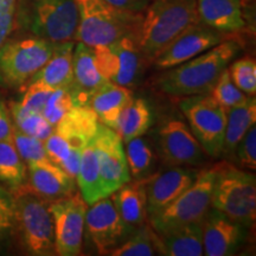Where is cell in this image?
<instances>
[{
  "instance_id": "cell-1",
  "label": "cell",
  "mask_w": 256,
  "mask_h": 256,
  "mask_svg": "<svg viewBox=\"0 0 256 256\" xmlns=\"http://www.w3.org/2000/svg\"><path fill=\"white\" fill-rule=\"evenodd\" d=\"M240 50L238 42L224 40L200 55L166 69L156 80V86L160 92L174 98L209 94Z\"/></svg>"
},
{
  "instance_id": "cell-2",
  "label": "cell",
  "mask_w": 256,
  "mask_h": 256,
  "mask_svg": "<svg viewBox=\"0 0 256 256\" xmlns=\"http://www.w3.org/2000/svg\"><path fill=\"white\" fill-rule=\"evenodd\" d=\"M144 14L138 44L144 60H153L192 25L200 23L197 0H151Z\"/></svg>"
},
{
  "instance_id": "cell-3",
  "label": "cell",
  "mask_w": 256,
  "mask_h": 256,
  "mask_svg": "<svg viewBox=\"0 0 256 256\" xmlns=\"http://www.w3.org/2000/svg\"><path fill=\"white\" fill-rule=\"evenodd\" d=\"M78 6V28L74 40L88 46H108L121 38H139L144 14L126 11L104 0H75Z\"/></svg>"
},
{
  "instance_id": "cell-4",
  "label": "cell",
  "mask_w": 256,
  "mask_h": 256,
  "mask_svg": "<svg viewBox=\"0 0 256 256\" xmlns=\"http://www.w3.org/2000/svg\"><path fill=\"white\" fill-rule=\"evenodd\" d=\"M14 230L25 250L36 256L56 255L54 218L49 200L34 194L28 185L14 194Z\"/></svg>"
},
{
  "instance_id": "cell-5",
  "label": "cell",
  "mask_w": 256,
  "mask_h": 256,
  "mask_svg": "<svg viewBox=\"0 0 256 256\" xmlns=\"http://www.w3.org/2000/svg\"><path fill=\"white\" fill-rule=\"evenodd\" d=\"M75 0H20L18 23L54 44L74 40L78 28Z\"/></svg>"
},
{
  "instance_id": "cell-6",
  "label": "cell",
  "mask_w": 256,
  "mask_h": 256,
  "mask_svg": "<svg viewBox=\"0 0 256 256\" xmlns=\"http://www.w3.org/2000/svg\"><path fill=\"white\" fill-rule=\"evenodd\" d=\"M211 206L222 211L246 229L256 218V178L252 171L220 164L212 188Z\"/></svg>"
},
{
  "instance_id": "cell-7",
  "label": "cell",
  "mask_w": 256,
  "mask_h": 256,
  "mask_svg": "<svg viewBox=\"0 0 256 256\" xmlns=\"http://www.w3.org/2000/svg\"><path fill=\"white\" fill-rule=\"evenodd\" d=\"M56 44L32 36L5 40L0 46V84L18 88L40 72L52 55Z\"/></svg>"
},
{
  "instance_id": "cell-8",
  "label": "cell",
  "mask_w": 256,
  "mask_h": 256,
  "mask_svg": "<svg viewBox=\"0 0 256 256\" xmlns=\"http://www.w3.org/2000/svg\"><path fill=\"white\" fill-rule=\"evenodd\" d=\"M218 168L220 165H216L202 170L194 184L177 200L160 212L150 216L152 229L156 232H165L203 220L211 208L212 188Z\"/></svg>"
},
{
  "instance_id": "cell-9",
  "label": "cell",
  "mask_w": 256,
  "mask_h": 256,
  "mask_svg": "<svg viewBox=\"0 0 256 256\" xmlns=\"http://www.w3.org/2000/svg\"><path fill=\"white\" fill-rule=\"evenodd\" d=\"M179 108L206 154L220 158L226 122V108L214 100L210 94L185 96L179 102Z\"/></svg>"
},
{
  "instance_id": "cell-10",
  "label": "cell",
  "mask_w": 256,
  "mask_h": 256,
  "mask_svg": "<svg viewBox=\"0 0 256 256\" xmlns=\"http://www.w3.org/2000/svg\"><path fill=\"white\" fill-rule=\"evenodd\" d=\"M87 206L81 194L78 192L49 200L55 229L56 255L78 256L81 254Z\"/></svg>"
},
{
  "instance_id": "cell-11",
  "label": "cell",
  "mask_w": 256,
  "mask_h": 256,
  "mask_svg": "<svg viewBox=\"0 0 256 256\" xmlns=\"http://www.w3.org/2000/svg\"><path fill=\"white\" fill-rule=\"evenodd\" d=\"M98 72L106 81L122 87H132L139 75L144 57L138 38L127 36L108 44L92 48Z\"/></svg>"
},
{
  "instance_id": "cell-12",
  "label": "cell",
  "mask_w": 256,
  "mask_h": 256,
  "mask_svg": "<svg viewBox=\"0 0 256 256\" xmlns=\"http://www.w3.org/2000/svg\"><path fill=\"white\" fill-rule=\"evenodd\" d=\"M104 196L114 194L124 184L132 180L128 170L124 144L113 128L98 122L94 136Z\"/></svg>"
},
{
  "instance_id": "cell-13",
  "label": "cell",
  "mask_w": 256,
  "mask_h": 256,
  "mask_svg": "<svg viewBox=\"0 0 256 256\" xmlns=\"http://www.w3.org/2000/svg\"><path fill=\"white\" fill-rule=\"evenodd\" d=\"M84 230L96 250L107 255L133 232L121 218L110 196L101 198L89 206L86 212Z\"/></svg>"
},
{
  "instance_id": "cell-14",
  "label": "cell",
  "mask_w": 256,
  "mask_h": 256,
  "mask_svg": "<svg viewBox=\"0 0 256 256\" xmlns=\"http://www.w3.org/2000/svg\"><path fill=\"white\" fill-rule=\"evenodd\" d=\"M158 145L160 154L170 166H197L206 160V152L190 127L178 118L160 124Z\"/></svg>"
},
{
  "instance_id": "cell-15",
  "label": "cell",
  "mask_w": 256,
  "mask_h": 256,
  "mask_svg": "<svg viewBox=\"0 0 256 256\" xmlns=\"http://www.w3.org/2000/svg\"><path fill=\"white\" fill-rule=\"evenodd\" d=\"M224 40H226V34L217 31L200 22L176 37L153 60V64L159 70L174 68L200 55Z\"/></svg>"
},
{
  "instance_id": "cell-16",
  "label": "cell",
  "mask_w": 256,
  "mask_h": 256,
  "mask_svg": "<svg viewBox=\"0 0 256 256\" xmlns=\"http://www.w3.org/2000/svg\"><path fill=\"white\" fill-rule=\"evenodd\" d=\"M198 174L200 170L190 166H171L147 177V215H156L168 208L194 184Z\"/></svg>"
},
{
  "instance_id": "cell-17",
  "label": "cell",
  "mask_w": 256,
  "mask_h": 256,
  "mask_svg": "<svg viewBox=\"0 0 256 256\" xmlns=\"http://www.w3.org/2000/svg\"><path fill=\"white\" fill-rule=\"evenodd\" d=\"M203 250L206 256H228L235 254L242 244L246 229L222 211L211 206L202 220Z\"/></svg>"
},
{
  "instance_id": "cell-18",
  "label": "cell",
  "mask_w": 256,
  "mask_h": 256,
  "mask_svg": "<svg viewBox=\"0 0 256 256\" xmlns=\"http://www.w3.org/2000/svg\"><path fill=\"white\" fill-rule=\"evenodd\" d=\"M106 82L95 63L94 50L78 42L72 54V80L68 88L74 106H88L94 92Z\"/></svg>"
},
{
  "instance_id": "cell-19",
  "label": "cell",
  "mask_w": 256,
  "mask_h": 256,
  "mask_svg": "<svg viewBox=\"0 0 256 256\" xmlns=\"http://www.w3.org/2000/svg\"><path fill=\"white\" fill-rule=\"evenodd\" d=\"M26 168L28 186L38 196L48 200H54L75 192L76 180L58 165L28 164Z\"/></svg>"
},
{
  "instance_id": "cell-20",
  "label": "cell",
  "mask_w": 256,
  "mask_h": 256,
  "mask_svg": "<svg viewBox=\"0 0 256 256\" xmlns=\"http://www.w3.org/2000/svg\"><path fill=\"white\" fill-rule=\"evenodd\" d=\"M197 11L202 23L223 34L246 26L241 0H197Z\"/></svg>"
},
{
  "instance_id": "cell-21",
  "label": "cell",
  "mask_w": 256,
  "mask_h": 256,
  "mask_svg": "<svg viewBox=\"0 0 256 256\" xmlns=\"http://www.w3.org/2000/svg\"><path fill=\"white\" fill-rule=\"evenodd\" d=\"M147 178L128 182L110 194L118 212L130 229L144 226L147 215Z\"/></svg>"
},
{
  "instance_id": "cell-22",
  "label": "cell",
  "mask_w": 256,
  "mask_h": 256,
  "mask_svg": "<svg viewBox=\"0 0 256 256\" xmlns=\"http://www.w3.org/2000/svg\"><path fill=\"white\" fill-rule=\"evenodd\" d=\"M156 234L160 255L200 256L204 254L202 220Z\"/></svg>"
},
{
  "instance_id": "cell-23",
  "label": "cell",
  "mask_w": 256,
  "mask_h": 256,
  "mask_svg": "<svg viewBox=\"0 0 256 256\" xmlns=\"http://www.w3.org/2000/svg\"><path fill=\"white\" fill-rule=\"evenodd\" d=\"M98 118L89 106H74L55 126V132L74 147L83 148L98 130Z\"/></svg>"
},
{
  "instance_id": "cell-24",
  "label": "cell",
  "mask_w": 256,
  "mask_h": 256,
  "mask_svg": "<svg viewBox=\"0 0 256 256\" xmlns=\"http://www.w3.org/2000/svg\"><path fill=\"white\" fill-rule=\"evenodd\" d=\"M132 100L130 88L106 81L94 92L88 106L95 112L101 124L114 128L120 113Z\"/></svg>"
},
{
  "instance_id": "cell-25",
  "label": "cell",
  "mask_w": 256,
  "mask_h": 256,
  "mask_svg": "<svg viewBox=\"0 0 256 256\" xmlns=\"http://www.w3.org/2000/svg\"><path fill=\"white\" fill-rule=\"evenodd\" d=\"M74 48V40L56 44L49 60L31 78V82L44 83L52 89H68L72 80Z\"/></svg>"
},
{
  "instance_id": "cell-26",
  "label": "cell",
  "mask_w": 256,
  "mask_h": 256,
  "mask_svg": "<svg viewBox=\"0 0 256 256\" xmlns=\"http://www.w3.org/2000/svg\"><path fill=\"white\" fill-rule=\"evenodd\" d=\"M256 122V101L249 96L244 104L226 110L222 156H232L248 130Z\"/></svg>"
},
{
  "instance_id": "cell-27",
  "label": "cell",
  "mask_w": 256,
  "mask_h": 256,
  "mask_svg": "<svg viewBox=\"0 0 256 256\" xmlns=\"http://www.w3.org/2000/svg\"><path fill=\"white\" fill-rule=\"evenodd\" d=\"M76 182L78 184L80 194L88 206L104 198L94 138H92L83 147Z\"/></svg>"
},
{
  "instance_id": "cell-28",
  "label": "cell",
  "mask_w": 256,
  "mask_h": 256,
  "mask_svg": "<svg viewBox=\"0 0 256 256\" xmlns=\"http://www.w3.org/2000/svg\"><path fill=\"white\" fill-rule=\"evenodd\" d=\"M153 122L150 106L144 98H133L121 112L113 130L119 134L122 142L133 138L145 136Z\"/></svg>"
},
{
  "instance_id": "cell-29",
  "label": "cell",
  "mask_w": 256,
  "mask_h": 256,
  "mask_svg": "<svg viewBox=\"0 0 256 256\" xmlns=\"http://www.w3.org/2000/svg\"><path fill=\"white\" fill-rule=\"evenodd\" d=\"M28 183V168L12 140L0 142V186L14 194Z\"/></svg>"
},
{
  "instance_id": "cell-30",
  "label": "cell",
  "mask_w": 256,
  "mask_h": 256,
  "mask_svg": "<svg viewBox=\"0 0 256 256\" xmlns=\"http://www.w3.org/2000/svg\"><path fill=\"white\" fill-rule=\"evenodd\" d=\"M124 150L130 177L147 178L156 162V153L151 142L144 136L133 138L124 142Z\"/></svg>"
},
{
  "instance_id": "cell-31",
  "label": "cell",
  "mask_w": 256,
  "mask_h": 256,
  "mask_svg": "<svg viewBox=\"0 0 256 256\" xmlns=\"http://www.w3.org/2000/svg\"><path fill=\"white\" fill-rule=\"evenodd\" d=\"M44 146L50 159L76 180L83 148L74 147L55 130L44 140Z\"/></svg>"
},
{
  "instance_id": "cell-32",
  "label": "cell",
  "mask_w": 256,
  "mask_h": 256,
  "mask_svg": "<svg viewBox=\"0 0 256 256\" xmlns=\"http://www.w3.org/2000/svg\"><path fill=\"white\" fill-rule=\"evenodd\" d=\"M10 107H11V115L14 121V126L26 136H34L44 142L55 130V127L44 118L42 113L24 110L18 102L11 104Z\"/></svg>"
},
{
  "instance_id": "cell-33",
  "label": "cell",
  "mask_w": 256,
  "mask_h": 256,
  "mask_svg": "<svg viewBox=\"0 0 256 256\" xmlns=\"http://www.w3.org/2000/svg\"><path fill=\"white\" fill-rule=\"evenodd\" d=\"M160 254L156 234L152 226H142L130 238L110 252L112 256H153Z\"/></svg>"
},
{
  "instance_id": "cell-34",
  "label": "cell",
  "mask_w": 256,
  "mask_h": 256,
  "mask_svg": "<svg viewBox=\"0 0 256 256\" xmlns=\"http://www.w3.org/2000/svg\"><path fill=\"white\" fill-rule=\"evenodd\" d=\"M12 142H14L16 148L24 160L26 165H56L48 154L44 142L36 138L26 136L23 132L14 127V134H12Z\"/></svg>"
},
{
  "instance_id": "cell-35",
  "label": "cell",
  "mask_w": 256,
  "mask_h": 256,
  "mask_svg": "<svg viewBox=\"0 0 256 256\" xmlns=\"http://www.w3.org/2000/svg\"><path fill=\"white\" fill-rule=\"evenodd\" d=\"M209 94L212 96L214 100L218 102L226 110L244 104L249 98V96L240 90L235 86V83L232 82V78H230L228 66L223 70L220 78H217L216 83L214 84Z\"/></svg>"
},
{
  "instance_id": "cell-36",
  "label": "cell",
  "mask_w": 256,
  "mask_h": 256,
  "mask_svg": "<svg viewBox=\"0 0 256 256\" xmlns=\"http://www.w3.org/2000/svg\"><path fill=\"white\" fill-rule=\"evenodd\" d=\"M232 82L240 90L248 96L256 92V63L250 56H244L228 66Z\"/></svg>"
},
{
  "instance_id": "cell-37",
  "label": "cell",
  "mask_w": 256,
  "mask_h": 256,
  "mask_svg": "<svg viewBox=\"0 0 256 256\" xmlns=\"http://www.w3.org/2000/svg\"><path fill=\"white\" fill-rule=\"evenodd\" d=\"M72 107L74 104L68 89L56 88L50 94L42 114L55 127Z\"/></svg>"
},
{
  "instance_id": "cell-38",
  "label": "cell",
  "mask_w": 256,
  "mask_h": 256,
  "mask_svg": "<svg viewBox=\"0 0 256 256\" xmlns=\"http://www.w3.org/2000/svg\"><path fill=\"white\" fill-rule=\"evenodd\" d=\"M234 156H236L240 168L248 171L256 168V127L249 128L242 140L236 147Z\"/></svg>"
},
{
  "instance_id": "cell-39",
  "label": "cell",
  "mask_w": 256,
  "mask_h": 256,
  "mask_svg": "<svg viewBox=\"0 0 256 256\" xmlns=\"http://www.w3.org/2000/svg\"><path fill=\"white\" fill-rule=\"evenodd\" d=\"M14 232V196L0 186V244Z\"/></svg>"
},
{
  "instance_id": "cell-40",
  "label": "cell",
  "mask_w": 256,
  "mask_h": 256,
  "mask_svg": "<svg viewBox=\"0 0 256 256\" xmlns=\"http://www.w3.org/2000/svg\"><path fill=\"white\" fill-rule=\"evenodd\" d=\"M54 89L40 82H30L22 100L18 102L24 110L42 113Z\"/></svg>"
},
{
  "instance_id": "cell-41",
  "label": "cell",
  "mask_w": 256,
  "mask_h": 256,
  "mask_svg": "<svg viewBox=\"0 0 256 256\" xmlns=\"http://www.w3.org/2000/svg\"><path fill=\"white\" fill-rule=\"evenodd\" d=\"M17 0H0V46L14 30Z\"/></svg>"
},
{
  "instance_id": "cell-42",
  "label": "cell",
  "mask_w": 256,
  "mask_h": 256,
  "mask_svg": "<svg viewBox=\"0 0 256 256\" xmlns=\"http://www.w3.org/2000/svg\"><path fill=\"white\" fill-rule=\"evenodd\" d=\"M14 127L8 107L5 106L4 101L0 98V142L12 140Z\"/></svg>"
},
{
  "instance_id": "cell-43",
  "label": "cell",
  "mask_w": 256,
  "mask_h": 256,
  "mask_svg": "<svg viewBox=\"0 0 256 256\" xmlns=\"http://www.w3.org/2000/svg\"><path fill=\"white\" fill-rule=\"evenodd\" d=\"M104 2L118 8L136 12V14H144L151 0H104Z\"/></svg>"
}]
</instances>
